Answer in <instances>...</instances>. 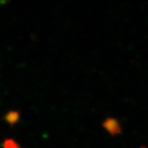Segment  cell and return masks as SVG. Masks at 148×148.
I'll list each match as a JSON object with an SVG mask.
<instances>
[{"mask_svg":"<svg viewBox=\"0 0 148 148\" xmlns=\"http://www.w3.org/2000/svg\"><path fill=\"white\" fill-rule=\"evenodd\" d=\"M3 148H21L18 143L12 139H6L3 144Z\"/></svg>","mask_w":148,"mask_h":148,"instance_id":"cell-2","label":"cell"},{"mask_svg":"<svg viewBox=\"0 0 148 148\" xmlns=\"http://www.w3.org/2000/svg\"><path fill=\"white\" fill-rule=\"evenodd\" d=\"M103 126L107 132H109L110 134H116L120 132L121 128L118 121L114 119H108L104 122Z\"/></svg>","mask_w":148,"mask_h":148,"instance_id":"cell-1","label":"cell"},{"mask_svg":"<svg viewBox=\"0 0 148 148\" xmlns=\"http://www.w3.org/2000/svg\"><path fill=\"white\" fill-rule=\"evenodd\" d=\"M18 117V113L14 112V113H10L8 115V117H7V120L11 123V122H15L17 120V118Z\"/></svg>","mask_w":148,"mask_h":148,"instance_id":"cell-3","label":"cell"}]
</instances>
